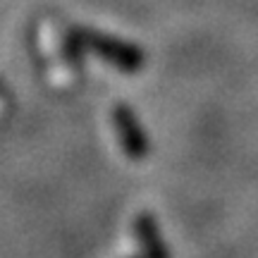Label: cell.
Masks as SVG:
<instances>
[{
  "label": "cell",
  "instance_id": "obj_1",
  "mask_svg": "<svg viewBox=\"0 0 258 258\" xmlns=\"http://www.w3.org/2000/svg\"><path fill=\"white\" fill-rule=\"evenodd\" d=\"M74 43H79L82 48H86L89 53L98 55L103 62L117 67L122 72H137L144 64V53L139 50L134 43L120 41L115 36L101 34V31H93V29H72Z\"/></svg>",
  "mask_w": 258,
  "mask_h": 258
},
{
  "label": "cell",
  "instance_id": "obj_2",
  "mask_svg": "<svg viewBox=\"0 0 258 258\" xmlns=\"http://www.w3.org/2000/svg\"><path fill=\"white\" fill-rule=\"evenodd\" d=\"M112 120H115V129H117V137H120L122 146L127 151L132 158H144L148 151V144H146V134H144V129L139 124L137 115L129 110L127 105H117L115 108V115H112Z\"/></svg>",
  "mask_w": 258,
  "mask_h": 258
}]
</instances>
